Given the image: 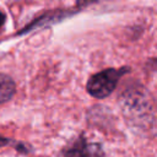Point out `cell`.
Segmentation results:
<instances>
[{"label": "cell", "mask_w": 157, "mask_h": 157, "mask_svg": "<svg viewBox=\"0 0 157 157\" xmlns=\"http://www.w3.org/2000/svg\"><path fill=\"white\" fill-rule=\"evenodd\" d=\"M124 110L132 117L137 124L145 123L151 126L153 125V105L151 97L145 90H132L124 96Z\"/></svg>", "instance_id": "obj_1"}, {"label": "cell", "mask_w": 157, "mask_h": 157, "mask_svg": "<svg viewBox=\"0 0 157 157\" xmlns=\"http://www.w3.org/2000/svg\"><path fill=\"white\" fill-rule=\"evenodd\" d=\"M126 72H129V67H110L92 75L87 82L88 93L96 98H105L114 91L119 78Z\"/></svg>", "instance_id": "obj_2"}, {"label": "cell", "mask_w": 157, "mask_h": 157, "mask_svg": "<svg viewBox=\"0 0 157 157\" xmlns=\"http://www.w3.org/2000/svg\"><path fill=\"white\" fill-rule=\"evenodd\" d=\"M99 145L88 142L83 136L76 137L61 151V157H102Z\"/></svg>", "instance_id": "obj_3"}, {"label": "cell", "mask_w": 157, "mask_h": 157, "mask_svg": "<svg viewBox=\"0 0 157 157\" xmlns=\"http://www.w3.org/2000/svg\"><path fill=\"white\" fill-rule=\"evenodd\" d=\"M15 93V82L7 75L0 74V103L9 101Z\"/></svg>", "instance_id": "obj_4"}, {"label": "cell", "mask_w": 157, "mask_h": 157, "mask_svg": "<svg viewBox=\"0 0 157 157\" xmlns=\"http://www.w3.org/2000/svg\"><path fill=\"white\" fill-rule=\"evenodd\" d=\"M5 18H6V17H5V13L0 10V27H2V25L5 23Z\"/></svg>", "instance_id": "obj_5"}]
</instances>
